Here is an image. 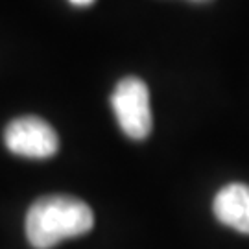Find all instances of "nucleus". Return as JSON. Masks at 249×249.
Here are the masks:
<instances>
[{
	"mask_svg": "<svg viewBox=\"0 0 249 249\" xmlns=\"http://www.w3.org/2000/svg\"><path fill=\"white\" fill-rule=\"evenodd\" d=\"M218 222L234 231L249 234V187L242 183H231L223 187L213 203Z\"/></svg>",
	"mask_w": 249,
	"mask_h": 249,
	"instance_id": "20e7f679",
	"label": "nucleus"
},
{
	"mask_svg": "<svg viewBox=\"0 0 249 249\" xmlns=\"http://www.w3.org/2000/svg\"><path fill=\"white\" fill-rule=\"evenodd\" d=\"M71 2L74 6H81V8H83V6H90L94 0H71Z\"/></svg>",
	"mask_w": 249,
	"mask_h": 249,
	"instance_id": "39448f33",
	"label": "nucleus"
},
{
	"mask_svg": "<svg viewBox=\"0 0 249 249\" xmlns=\"http://www.w3.org/2000/svg\"><path fill=\"white\" fill-rule=\"evenodd\" d=\"M111 107L120 129L133 141L148 139L153 127L148 85L137 76H127L116 83L111 94Z\"/></svg>",
	"mask_w": 249,
	"mask_h": 249,
	"instance_id": "f03ea898",
	"label": "nucleus"
},
{
	"mask_svg": "<svg viewBox=\"0 0 249 249\" xmlns=\"http://www.w3.org/2000/svg\"><path fill=\"white\" fill-rule=\"evenodd\" d=\"M190 2H209V0H190Z\"/></svg>",
	"mask_w": 249,
	"mask_h": 249,
	"instance_id": "423d86ee",
	"label": "nucleus"
},
{
	"mask_svg": "<svg viewBox=\"0 0 249 249\" xmlns=\"http://www.w3.org/2000/svg\"><path fill=\"white\" fill-rule=\"evenodd\" d=\"M94 214L78 197L52 194L39 197L26 214V238L36 249H50L59 242L83 236L92 229Z\"/></svg>",
	"mask_w": 249,
	"mask_h": 249,
	"instance_id": "f257e3e1",
	"label": "nucleus"
},
{
	"mask_svg": "<svg viewBox=\"0 0 249 249\" xmlns=\"http://www.w3.org/2000/svg\"><path fill=\"white\" fill-rule=\"evenodd\" d=\"M4 142L11 153L28 159H48L59 150V139L53 127L34 115L11 120L4 131Z\"/></svg>",
	"mask_w": 249,
	"mask_h": 249,
	"instance_id": "7ed1b4c3",
	"label": "nucleus"
}]
</instances>
